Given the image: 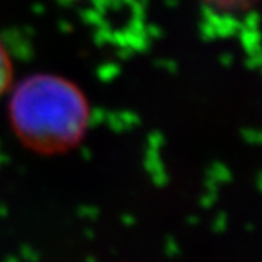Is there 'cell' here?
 Masks as SVG:
<instances>
[{"label":"cell","mask_w":262,"mask_h":262,"mask_svg":"<svg viewBox=\"0 0 262 262\" xmlns=\"http://www.w3.org/2000/svg\"><path fill=\"white\" fill-rule=\"evenodd\" d=\"M11 120L26 145L43 154H59L82 138L89 107L73 84L54 76H33L14 92Z\"/></svg>","instance_id":"obj_1"},{"label":"cell","mask_w":262,"mask_h":262,"mask_svg":"<svg viewBox=\"0 0 262 262\" xmlns=\"http://www.w3.org/2000/svg\"><path fill=\"white\" fill-rule=\"evenodd\" d=\"M10 79H11V63H10L7 51L0 45V93L7 89V85L10 84Z\"/></svg>","instance_id":"obj_2"}]
</instances>
